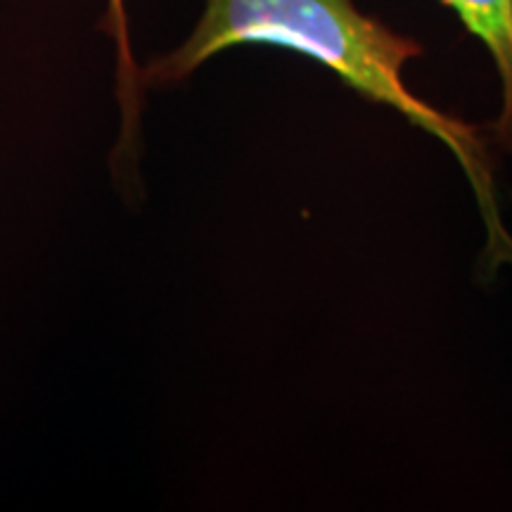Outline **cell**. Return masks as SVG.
Masks as SVG:
<instances>
[{"label": "cell", "instance_id": "7a4b0ae2", "mask_svg": "<svg viewBox=\"0 0 512 512\" xmlns=\"http://www.w3.org/2000/svg\"><path fill=\"white\" fill-rule=\"evenodd\" d=\"M489 50L503 86V105L489 124L496 143L512 152V0H439Z\"/></svg>", "mask_w": 512, "mask_h": 512}, {"label": "cell", "instance_id": "6da1fadb", "mask_svg": "<svg viewBox=\"0 0 512 512\" xmlns=\"http://www.w3.org/2000/svg\"><path fill=\"white\" fill-rule=\"evenodd\" d=\"M240 46L283 48L330 69L363 100L399 112L408 124L441 140L463 166L486 226L489 271L510 261L512 238L503 228L494 171L479 128L437 110L403 81L406 64L422 57L420 41L399 34L354 0H207L181 46L140 67L143 88H171L204 62Z\"/></svg>", "mask_w": 512, "mask_h": 512}, {"label": "cell", "instance_id": "3957f363", "mask_svg": "<svg viewBox=\"0 0 512 512\" xmlns=\"http://www.w3.org/2000/svg\"><path fill=\"white\" fill-rule=\"evenodd\" d=\"M102 29L114 41L117 48V93L121 102V112H124V133H121V143L131 145L136 138L138 114H140V95H143V83H140V64L133 57L131 48V29H128L126 15V0H107L105 19H102Z\"/></svg>", "mask_w": 512, "mask_h": 512}]
</instances>
